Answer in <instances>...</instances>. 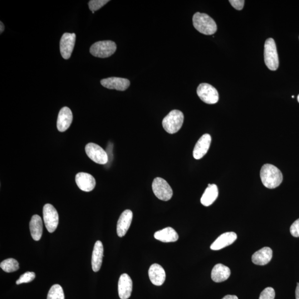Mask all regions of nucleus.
<instances>
[{
    "mask_svg": "<svg viewBox=\"0 0 299 299\" xmlns=\"http://www.w3.org/2000/svg\"><path fill=\"white\" fill-rule=\"evenodd\" d=\"M218 190L217 185L208 184V188L205 189L200 202L205 207L209 206L213 204L218 198Z\"/></svg>",
    "mask_w": 299,
    "mask_h": 299,
    "instance_id": "nucleus-24",
    "label": "nucleus"
},
{
    "mask_svg": "<svg viewBox=\"0 0 299 299\" xmlns=\"http://www.w3.org/2000/svg\"><path fill=\"white\" fill-rule=\"evenodd\" d=\"M76 182L78 187L85 192H91L96 185L95 178L91 174L86 173H78L76 176Z\"/></svg>",
    "mask_w": 299,
    "mask_h": 299,
    "instance_id": "nucleus-13",
    "label": "nucleus"
},
{
    "mask_svg": "<svg viewBox=\"0 0 299 299\" xmlns=\"http://www.w3.org/2000/svg\"><path fill=\"white\" fill-rule=\"evenodd\" d=\"M273 257V251L269 247H264L258 251L255 252L252 257L254 264L258 266H265L271 261Z\"/></svg>",
    "mask_w": 299,
    "mask_h": 299,
    "instance_id": "nucleus-20",
    "label": "nucleus"
},
{
    "mask_svg": "<svg viewBox=\"0 0 299 299\" xmlns=\"http://www.w3.org/2000/svg\"><path fill=\"white\" fill-rule=\"evenodd\" d=\"M237 236L236 233L230 232L221 235L210 246L213 251H218L228 247L236 241Z\"/></svg>",
    "mask_w": 299,
    "mask_h": 299,
    "instance_id": "nucleus-16",
    "label": "nucleus"
},
{
    "mask_svg": "<svg viewBox=\"0 0 299 299\" xmlns=\"http://www.w3.org/2000/svg\"><path fill=\"white\" fill-rule=\"evenodd\" d=\"M264 62L271 71L279 67V57L275 41L272 38L267 39L264 45Z\"/></svg>",
    "mask_w": 299,
    "mask_h": 299,
    "instance_id": "nucleus-4",
    "label": "nucleus"
},
{
    "mask_svg": "<svg viewBox=\"0 0 299 299\" xmlns=\"http://www.w3.org/2000/svg\"><path fill=\"white\" fill-rule=\"evenodd\" d=\"M290 230L293 237H299V218L292 224Z\"/></svg>",
    "mask_w": 299,
    "mask_h": 299,
    "instance_id": "nucleus-30",
    "label": "nucleus"
},
{
    "mask_svg": "<svg viewBox=\"0 0 299 299\" xmlns=\"http://www.w3.org/2000/svg\"><path fill=\"white\" fill-rule=\"evenodd\" d=\"M193 21L194 27L203 35H212L217 32L216 23L207 14L196 12Z\"/></svg>",
    "mask_w": 299,
    "mask_h": 299,
    "instance_id": "nucleus-2",
    "label": "nucleus"
},
{
    "mask_svg": "<svg viewBox=\"0 0 299 299\" xmlns=\"http://www.w3.org/2000/svg\"><path fill=\"white\" fill-rule=\"evenodd\" d=\"M36 277V274L34 272H27L22 274L16 281V284L28 283L32 282Z\"/></svg>",
    "mask_w": 299,
    "mask_h": 299,
    "instance_id": "nucleus-28",
    "label": "nucleus"
},
{
    "mask_svg": "<svg viewBox=\"0 0 299 299\" xmlns=\"http://www.w3.org/2000/svg\"><path fill=\"white\" fill-rule=\"evenodd\" d=\"M261 179L265 187L276 189L282 184L283 176L280 170L272 164H265L261 170Z\"/></svg>",
    "mask_w": 299,
    "mask_h": 299,
    "instance_id": "nucleus-1",
    "label": "nucleus"
},
{
    "mask_svg": "<svg viewBox=\"0 0 299 299\" xmlns=\"http://www.w3.org/2000/svg\"><path fill=\"white\" fill-rule=\"evenodd\" d=\"M86 152L88 156L97 164L104 165L108 162V155L100 145L95 143L88 144L86 146Z\"/></svg>",
    "mask_w": 299,
    "mask_h": 299,
    "instance_id": "nucleus-9",
    "label": "nucleus"
},
{
    "mask_svg": "<svg viewBox=\"0 0 299 299\" xmlns=\"http://www.w3.org/2000/svg\"><path fill=\"white\" fill-rule=\"evenodd\" d=\"M276 293L274 289L271 287H268L261 293L259 299H274Z\"/></svg>",
    "mask_w": 299,
    "mask_h": 299,
    "instance_id": "nucleus-29",
    "label": "nucleus"
},
{
    "mask_svg": "<svg viewBox=\"0 0 299 299\" xmlns=\"http://www.w3.org/2000/svg\"><path fill=\"white\" fill-rule=\"evenodd\" d=\"M149 277L154 285L161 286L165 281L166 273L160 265L154 264L149 269Z\"/></svg>",
    "mask_w": 299,
    "mask_h": 299,
    "instance_id": "nucleus-18",
    "label": "nucleus"
},
{
    "mask_svg": "<svg viewBox=\"0 0 299 299\" xmlns=\"http://www.w3.org/2000/svg\"><path fill=\"white\" fill-rule=\"evenodd\" d=\"M103 255V246H102L101 241H98L95 244L92 258V269L93 271L95 272H97L100 270L102 262Z\"/></svg>",
    "mask_w": 299,
    "mask_h": 299,
    "instance_id": "nucleus-19",
    "label": "nucleus"
},
{
    "mask_svg": "<svg viewBox=\"0 0 299 299\" xmlns=\"http://www.w3.org/2000/svg\"><path fill=\"white\" fill-rule=\"evenodd\" d=\"M296 299H299V283L297 284V287L296 291Z\"/></svg>",
    "mask_w": 299,
    "mask_h": 299,
    "instance_id": "nucleus-33",
    "label": "nucleus"
},
{
    "mask_svg": "<svg viewBox=\"0 0 299 299\" xmlns=\"http://www.w3.org/2000/svg\"><path fill=\"white\" fill-rule=\"evenodd\" d=\"M132 291V281L127 274H122L118 282V293L121 299H127L130 296Z\"/></svg>",
    "mask_w": 299,
    "mask_h": 299,
    "instance_id": "nucleus-17",
    "label": "nucleus"
},
{
    "mask_svg": "<svg viewBox=\"0 0 299 299\" xmlns=\"http://www.w3.org/2000/svg\"><path fill=\"white\" fill-rule=\"evenodd\" d=\"M230 276V269L222 264L215 265L211 273V278L215 283H221L226 281Z\"/></svg>",
    "mask_w": 299,
    "mask_h": 299,
    "instance_id": "nucleus-22",
    "label": "nucleus"
},
{
    "mask_svg": "<svg viewBox=\"0 0 299 299\" xmlns=\"http://www.w3.org/2000/svg\"><path fill=\"white\" fill-rule=\"evenodd\" d=\"M75 33H64L60 41L61 55L65 60H68L72 55L76 42Z\"/></svg>",
    "mask_w": 299,
    "mask_h": 299,
    "instance_id": "nucleus-10",
    "label": "nucleus"
},
{
    "mask_svg": "<svg viewBox=\"0 0 299 299\" xmlns=\"http://www.w3.org/2000/svg\"><path fill=\"white\" fill-rule=\"evenodd\" d=\"M197 94L200 100L208 104L217 103L219 100L218 91L208 83H201L197 89Z\"/></svg>",
    "mask_w": 299,
    "mask_h": 299,
    "instance_id": "nucleus-7",
    "label": "nucleus"
},
{
    "mask_svg": "<svg viewBox=\"0 0 299 299\" xmlns=\"http://www.w3.org/2000/svg\"><path fill=\"white\" fill-rule=\"evenodd\" d=\"M133 214L131 210L126 209L121 213L117 223V234L119 237L125 236L132 222Z\"/></svg>",
    "mask_w": 299,
    "mask_h": 299,
    "instance_id": "nucleus-14",
    "label": "nucleus"
},
{
    "mask_svg": "<svg viewBox=\"0 0 299 299\" xmlns=\"http://www.w3.org/2000/svg\"><path fill=\"white\" fill-rule=\"evenodd\" d=\"M116 50V43L111 41H102L93 44L90 52L93 56L101 58L109 57Z\"/></svg>",
    "mask_w": 299,
    "mask_h": 299,
    "instance_id": "nucleus-5",
    "label": "nucleus"
},
{
    "mask_svg": "<svg viewBox=\"0 0 299 299\" xmlns=\"http://www.w3.org/2000/svg\"><path fill=\"white\" fill-rule=\"evenodd\" d=\"M100 83L102 86L107 89L119 91H125L130 85L129 80L119 77L107 78L101 80Z\"/></svg>",
    "mask_w": 299,
    "mask_h": 299,
    "instance_id": "nucleus-11",
    "label": "nucleus"
},
{
    "mask_svg": "<svg viewBox=\"0 0 299 299\" xmlns=\"http://www.w3.org/2000/svg\"><path fill=\"white\" fill-rule=\"evenodd\" d=\"M298 102H299V96H298Z\"/></svg>",
    "mask_w": 299,
    "mask_h": 299,
    "instance_id": "nucleus-35",
    "label": "nucleus"
},
{
    "mask_svg": "<svg viewBox=\"0 0 299 299\" xmlns=\"http://www.w3.org/2000/svg\"><path fill=\"white\" fill-rule=\"evenodd\" d=\"M211 141V136L209 134H205L200 137L196 143L193 151V156L195 159H202L207 154Z\"/></svg>",
    "mask_w": 299,
    "mask_h": 299,
    "instance_id": "nucleus-12",
    "label": "nucleus"
},
{
    "mask_svg": "<svg viewBox=\"0 0 299 299\" xmlns=\"http://www.w3.org/2000/svg\"><path fill=\"white\" fill-rule=\"evenodd\" d=\"M0 267L5 272L12 273L18 270L19 266L16 260L8 258L4 260L0 264Z\"/></svg>",
    "mask_w": 299,
    "mask_h": 299,
    "instance_id": "nucleus-25",
    "label": "nucleus"
},
{
    "mask_svg": "<svg viewBox=\"0 0 299 299\" xmlns=\"http://www.w3.org/2000/svg\"><path fill=\"white\" fill-rule=\"evenodd\" d=\"M108 0H91L88 3L90 9L92 12H95L103 7L105 4L109 2Z\"/></svg>",
    "mask_w": 299,
    "mask_h": 299,
    "instance_id": "nucleus-27",
    "label": "nucleus"
},
{
    "mask_svg": "<svg viewBox=\"0 0 299 299\" xmlns=\"http://www.w3.org/2000/svg\"><path fill=\"white\" fill-rule=\"evenodd\" d=\"M184 121V115L183 112L179 110H173L164 117L162 124L166 132L173 134L180 130Z\"/></svg>",
    "mask_w": 299,
    "mask_h": 299,
    "instance_id": "nucleus-3",
    "label": "nucleus"
},
{
    "mask_svg": "<svg viewBox=\"0 0 299 299\" xmlns=\"http://www.w3.org/2000/svg\"><path fill=\"white\" fill-rule=\"evenodd\" d=\"M231 5L237 10H242L244 7L245 1L243 0H230L229 1Z\"/></svg>",
    "mask_w": 299,
    "mask_h": 299,
    "instance_id": "nucleus-31",
    "label": "nucleus"
},
{
    "mask_svg": "<svg viewBox=\"0 0 299 299\" xmlns=\"http://www.w3.org/2000/svg\"><path fill=\"white\" fill-rule=\"evenodd\" d=\"M154 237L164 243L175 242L179 239V235L173 228L167 227L155 232Z\"/></svg>",
    "mask_w": 299,
    "mask_h": 299,
    "instance_id": "nucleus-21",
    "label": "nucleus"
},
{
    "mask_svg": "<svg viewBox=\"0 0 299 299\" xmlns=\"http://www.w3.org/2000/svg\"><path fill=\"white\" fill-rule=\"evenodd\" d=\"M29 229L32 238L36 241H40L43 233L42 220L40 215H33L29 223Z\"/></svg>",
    "mask_w": 299,
    "mask_h": 299,
    "instance_id": "nucleus-23",
    "label": "nucleus"
},
{
    "mask_svg": "<svg viewBox=\"0 0 299 299\" xmlns=\"http://www.w3.org/2000/svg\"><path fill=\"white\" fill-rule=\"evenodd\" d=\"M73 121L72 112L69 107H63L59 112L57 126L61 132L66 131L70 127Z\"/></svg>",
    "mask_w": 299,
    "mask_h": 299,
    "instance_id": "nucleus-15",
    "label": "nucleus"
},
{
    "mask_svg": "<svg viewBox=\"0 0 299 299\" xmlns=\"http://www.w3.org/2000/svg\"><path fill=\"white\" fill-rule=\"evenodd\" d=\"M44 222L50 233H53L57 229L59 223V215L56 209L51 204L44 205L43 209Z\"/></svg>",
    "mask_w": 299,
    "mask_h": 299,
    "instance_id": "nucleus-8",
    "label": "nucleus"
},
{
    "mask_svg": "<svg viewBox=\"0 0 299 299\" xmlns=\"http://www.w3.org/2000/svg\"><path fill=\"white\" fill-rule=\"evenodd\" d=\"M222 299H238V298L236 296L228 295V296H225Z\"/></svg>",
    "mask_w": 299,
    "mask_h": 299,
    "instance_id": "nucleus-32",
    "label": "nucleus"
},
{
    "mask_svg": "<svg viewBox=\"0 0 299 299\" xmlns=\"http://www.w3.org/2000/svg\"><path fill=\"white\" fill-rule=\"evenodd\" d=\"M153 193L157 198L168 201L173 197V191L167 181L161 178H155L152 185Z\"/></svg>",
    "mask_w": 299,
    "mask_h": 299,
    "instance_id": "nucleus-6",
    "label": "nucleus"
},
{
    "mask_svg": "<svg viewBox=\"0 0 299 299\" xmlns=\"http://www.w3.org/2000/svg\"><path fill=\"white\" fill-rule=\"evenodd\" d=\"M0 23H1V28H0V33H2L4 29V24L1 21L0 22Z\"/></svg>",
    "mask_w": 299,
    "mask_h": 299,
    "instance_id": "nucleus-34",
    "label": "nucleus"
},
{
    "mask_svg": "<svg viewBox=\"0 0 299 299\" xmlns=\"http://www.w3.org/2000/svg\"><path fill=\"white\" fill-rule=\"evenodd\" d=\"M65 294H64L62 287L58 284L53 286L50 291H49L47 299H65Z\"/></svg>",
    "mask_w": 299,
    "mask_h": 299,
    "instance_id": "nucleus-26",
    "label": "nucleus"
}]
</instances>
